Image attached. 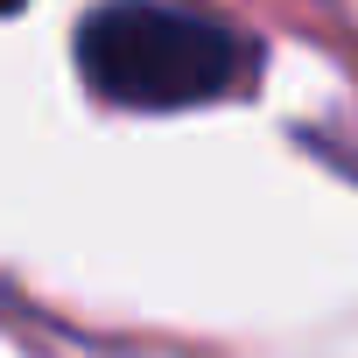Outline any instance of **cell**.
<instances>
[{"label": "cell", "instance_id": "1", "mask_svg": "<svg viewBox=\"0 0 358 358\" xmlns=\"http://www.w3.org/2000/svg\"><path fill=\"white\" fill-rule=\"evenodd\" d=\"M78 71L106 106L183 113L253 78V43L169 0H106L78 29Z\"/></svg>", "mask_w": 358, "mask_h": 358}, {"label": "cell", "instance_id": "2", "mask_svg": "<svg viewBox=\"0 0 358 358\" xmlns=\"http://www.w3.org/2000/svg\"><path fill=\"white\" fill-rule=\"evenodd\" d=\"M15 8H22V0H0V15H15Z\"/></svg>", "mask_w": 358, "mask_h": 358}]
</instances>
